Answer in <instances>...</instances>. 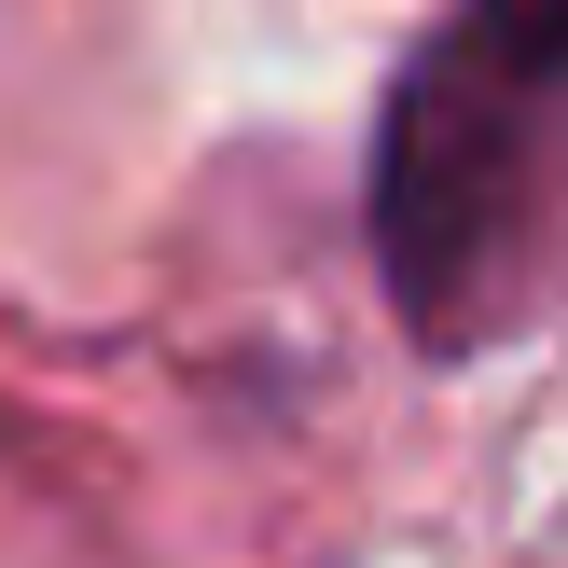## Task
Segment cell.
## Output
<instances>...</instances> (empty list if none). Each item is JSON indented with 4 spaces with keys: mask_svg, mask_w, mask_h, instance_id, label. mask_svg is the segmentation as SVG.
I'll return each mask as SVG.
<instances>
[{
    "mask_svg": "<svg viewBox=\"0 0 568 568\" xmlns=\"http://www.w3.org/2000/svg\"><path fill=\"white\" fill-rule=\"evenodd\" d=\"M555 125H568V0H458L375 139V250L416 333L471 347L514 305Z\"/></svg>",
    "mask_w": 568,
    "mask_h": 568,
    "instance_id": "obj_1",
    "label": "cell"
}]
</instances>
